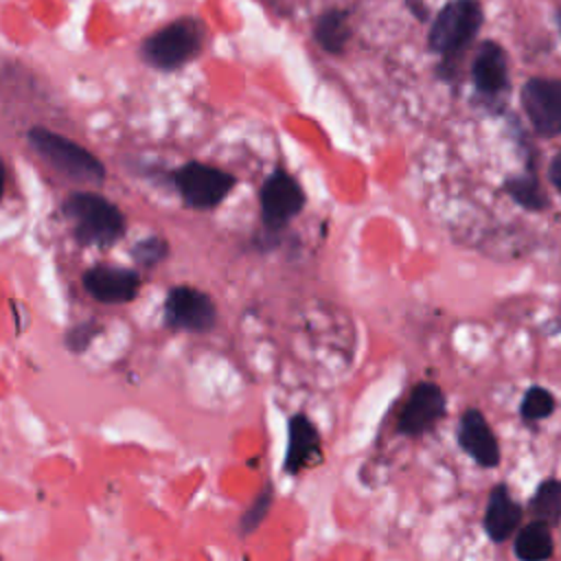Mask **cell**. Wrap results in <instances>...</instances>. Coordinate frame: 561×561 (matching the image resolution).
Wrapping results in <instances>:
<instances>
[{
  "label": "cell",
  "mask_w": 561,
  "mask_h": 561,
  "mask_svg": "<svg viewBox=\"0 0 561 561\" xmlns=\"http://www.w3.org/2000/svg\"><path fill=\"white\" fill-rule=\"evenodd\" d=\"M64 213L72 224V237L81 245L110 248L125 234V215L99 193L77 191L66 197Z\"/></svg>",
  "instance_id": "obj_1"
},
{
  "label": "cell",
  "mask_w": 561,
  "mask_h": 561,
  "mask_svg": "<svg viewBox=\"0 0 561 561\" xmlns=\"http://www.w3.org/2000/svg\"><path fill=\"white\" fill-rule=\"evenodd\" d=\"M28 145L59 173L75 182H88V184H101L105 180V167L103 162L88 151L85 147L77 145L75 140L50 131L46 127H31Z\"/></svg>",
  "instance_id": "obj_2"
},
{
  "label": "cell",
  "mask_w": 561,
  "mask_h": 561,
  "mask_svg": "<svg viewBox=\"0 0 561 561\" xmlns=\"http://www.w3.org/2000/svg\"><path fill=\"white\" fill-rule=\"evenodd\" d=\"M204 42V28L195 18L175 20L151 33L142 46V59L158 70H175L197 57Z\"/></svg>",
  "instance_id": "obj_3"
},
{
  "label": "cell",
  "mask_w": 561,
  "mask_h": 561,
  "mask_svg": "<svg viewBox=\"0 0 561 561\" xmlns=\"http://www.w3.org/2000/svg\"><path fill=\"white\" fill-rule=\"evenodd\" d=\"M169 178L175 184L182 202L195 210H210L219 206L237 184L232 173L195 160L178 167L169 173Z\"/></svg>",
  "instance_id": "obj_4"
},
{
  "label": "cell",
  "mask_w": 561,
  "mask_h": 561,
  "mask_svg": "<svg viewBox=\"0 0 561 561\" xmlns=\"http://www.w3.org/2000/svg\"><path fill=\"white\" fill-rule=\"evenodd\" d=\"M482 24V7L478 0H451L432 22L430 48L440 55L462 50Z\"/></svg>",
  "instance_id": "obj_5"
},
{
  "label": "cell",
  "mask_w": 561,
  "mask_h": 561,
  "mask_svg": "<svg viewBox=\"0 0 561 561\" xmlns=\"http://www.w3.org/2000/svg\"><path fill=\"white\" fill-rule=\"evenodd\" d=\"M217 318V305L206 291L193 285H175L169 289L164 300V322L169 329L208 333L215 329Z\"/></svg>",
  "instance_id": "obj_6"
},
{
  "label": "cell",
  "mask_w": 561,
  "mask_h": 561,
  "mask_svg": "<svg viewBox=\"0 0 561 561\" xmlns=\"http://www.w3.org/2000/svg\"><path fill=\"white\" fill-rule=\"evenodd\" d=\"M305 202H307V197H305L302 186L285 169L272 171L259 191L263 226L270 232H278L296 215L302 213Z\"/></svg>",
  "instance_id": "obj_7"
},
{
  "label": "cell",
  "mask_w": 561,
  "mask_h": 561,
  "mask_svg": "<svg viewBox=\"0 0 561 561\" xmlns=\"http://www.w3.org/2000/svg\"><path fill=\"white\" fill-rule=\"evenodd\" d=\"M445 410H447V399L443 388L434 381H419L410 390L399 412L397 432L410 438L423 436L445 416Z\"/></svg>",
  "instance_id": "obj_8"
},
{
  "label": "cell",
  "mask_w": 561,
  "mask_h": 561,
  "mask_svg": "<svg viewBox=\"0 0 561 561\" xmlns=\"http://www.w3.org/2000/svg\"><path fill=\"white\" fill-rule=\"evenodd\" d=\"M524 112L539 136L561 134V79H530L522 88Z\"/></svg>",
  "instance_id": "obj_9"
},
{
  "label": "cell",
  "mask_w": 561,
  "mask_h": 561,
  "mask_svg": "<svg viewBox=\"0 0 561 561\" xmlns=\"http://www.w3.org/2000/svg\"><path fill=\"white\" fill-rule=\"evenodd\" d=\"M140 274L121 265H92L83 272L81 285L101 305H127L138 296Z\"/></svg>",
  "instance_id": "obj_10"
},
{
  "label": "cell",
  "mask_w": 561,
  "mask_h": 561,
  "mask_svg": "<svg viewBox=\"0 0 561 561\" xmlns=\"http://www.w3.org/2000/svg\"><path fill=\"white\" fill-rule=\"evenodd\" d=\"M456 440L460 449L480 467L493 469L500 462V445L497 438L478 408H469L460 414Z\"/></svg>",
  "instance_id": "obj_11"
},
{
  "label": "cell",
  "mask_w": 561,
  "mask_h": 561,
  "mask_svg": "<svg viewBox=\"0 0 561 561\" xmlns=\"http://www.w3.org/2000/svg\"><path fill=\"white\" fill-rule=\"evenodd\" d=\"M320 451L322 440L318 427L307 414L296 412L287 423V449L283 458V471L287 476L302 473L307 467L320 460Z\"/></svg>",
  "instance_id": "obj_12"
},
{
  "label": "cell",
  "mask_w": 561,
  "mask_h": 561,
  "mask_svg": "<svg viewBox=\"0 0 561 561\" xmlns=\"http://www.w3.org/2000/svg\"><path fill=\"white\" fill-rule=\"evenodd\" d=\"M522 522V506L513 500L511 491L506 484H495L489 493L486 508H484V533L489 535L491 541L502 543L511 535H515L517 526Z\"/></svg>",
  "instance_id": "obj_13"
},
{
  "label": "cell",
  "mask_w": 561,
  "mask_h": 561,
  "mask_svg": "<svg viewBox=\"0 0 561 561\" xmlns=\"http://www.w3.org/2000/svg\"><path fill=\"white\" fill-rule=\"evenodd\" d=\"M471 77L476 90L482 94H500L502 90H506L508 66L504 48L495 42H484L476 53Z\"/></svg>",
  "instance_id": "obj_14"
},
{
  "label": "cell",
  "mask_w": 561,
  "mask_h": 561,
  "mask_svg": "<svg viewBox=\"0 0 561 561\" xmlns=\"http://www.w3.org/2000/svg\"><path fill=\"white\" fill-rule=\"evenodd\" d=\"M554 543L550 535V524L543 519H533L517 530L513 541V552L519 561H548L552 557Z\"/></svg>",
  "instance_id": "obj_15"
},
{
  "label": "cell",
  "mask_w": 561,
  "mask_h": 561,
  "mask_svg": "<svg viewBox=\"0 0 561 561\" xmlns=\"http://www.w3.org/2000/svg\"><path fill=\"white\" fill-rule=\"evenodd\" d=\"M313 39L329 55H340L346 48L348 39H351V24H348L346 11H342V9L324 11L316 20Z\"/></svg>",
  "instance_id": "obj_16"
},
{
  "label": "cell",
  "mask_w": 561,
  "mask_h": 561,
  "mask_svg": "<svg viewBox=\"0 0 561 561\" xmlns=\"http://www.w3.org/2000/svg\"><path fill=\"white\" fill-rule=\"evenodd\" d=\"M530 513L535 519H543L546 524L554 526L561 522V480L546 478L533 493L528 502Z\"/></svg>",
  "instance_id": "obj_17"
},
{
  "label": "cell",
  "mask_w": 561,
  "mask_h": 561,
  "mask_svg": "<svg viewBox=\"0 0 561 561\" xmlns=\"http://www.w3.org/2000/svg\"><path fill=\"white\" fill-rule=\"evenodd\" d=\"M272 502H274V486L267 482V484L256 493V497L252 500V504L243 511V515L239 517L237 533H239L241 537L252 535V533L265 522V517L270 515Z\"/></svg>",
  "instance_id": "obj_18"
},
{
  "label": "cell",
  "mask_w": 561,
  "mask_h": 561,
  "mask_svg": "<svg viewBox=\"0 0 561 561\" xmlns=\"http://www.w3.org/2000/svg\"><path fill=\"white\" fill-rule=\"evenodd\" d=\"M504 188L526 210H541V208H546L543 191L539 188V184H537V180L533 175L511 178V180H506Z\"/></svg>",
  "instance_id": "obj_19"
},
{
  "label": "cell",
  "mask_w": 561,
  "mask_h": 561,
  "mask_svg": "<svg viewBox=\"0 0 561 561\" xmlns=\"http://www.w3.org/2000/svg\"><path fill=\"white\" fill-rule=\"evenodd\" d=\"M557 408V401L550 390L541 386H530L519 403V414L524 421H541L548 419Z\"/></svg>",
  "instance_id": "obj_20"
},
{
  "label": "cell",
  "mask_w": 561,
  "mask_h": 561,
  "mask_svg": "<svg viewBox=\"0 0 561 561\" xmlns=\"http://www.w3.org/2000/svg\"><path fill=\"white\" fill-rule=\"evenodd\" d=\"M129 254L138 265L149 270V267H156L158 263H162L169 256V243L162 237H147V239L134 243Z\"/></svg>",
  "instance_id": "obj_21"
},
{
  "label": "cell",
  "mask_w": 561,
  "mask_h": 561,
  "mask_svg": "<svg viewBox=\"0 0 561 561\" xmlns=\"http://www.w3.org/2000/svg\"><path fill=\"white\" fill-rule=\"evenodd\" d=\"M101 333V327L94 322V320H90V322H79V324H75V327H70L68 331H66V335H64V344H66V348L68 351H72V353H83L88 346H90V342L96 337Z\"/></svg>",
  "instance_id": "obj_22"
},
{
  "label": "cell",
  "mask_w": 561,
  "mask_h": 561,
  "mask_svg": "<svg viewBox=\"0 0 561 561\" xmlns=\"http://www.w3.org/2000/svg\"><path fill=\"white\" fill-rule=\"evenodd\" d=\"M548 175L552 180V184L561 191V153H557L550 162V169H548Z\"/></svg>",
  "instance_id": "obj_23"
},
{
  "label": "cell",
  "mask_w": 561,
  "mask_h": 561,
  "mask_svg": "<svg viewBox=\"0 0 561 561\" xmlns=\"http://www.w3.org/2000/svg\"><path fill=\"white\" fill-rule=\"evenodd\" d=\"M557 26H559V31H561V9L557 11Z\"/></svg>",
  "instance_id": "obj_24"
}]
</instances>
